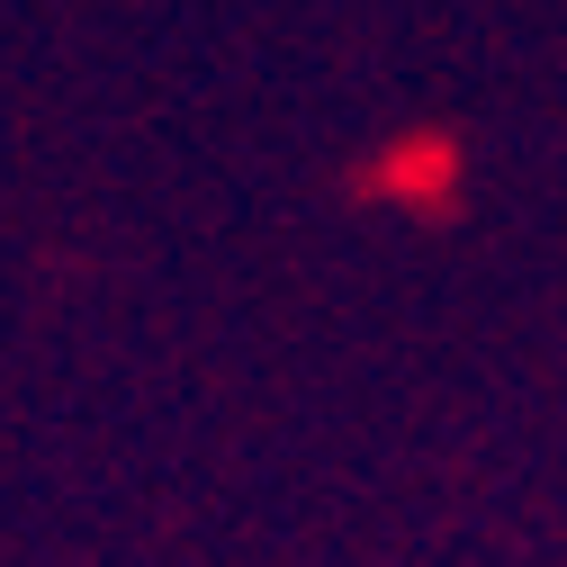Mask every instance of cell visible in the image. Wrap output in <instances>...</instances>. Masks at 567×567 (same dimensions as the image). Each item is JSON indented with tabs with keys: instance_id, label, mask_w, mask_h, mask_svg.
I'll return each instance as SVG.
<instances>
[]
</instances>
